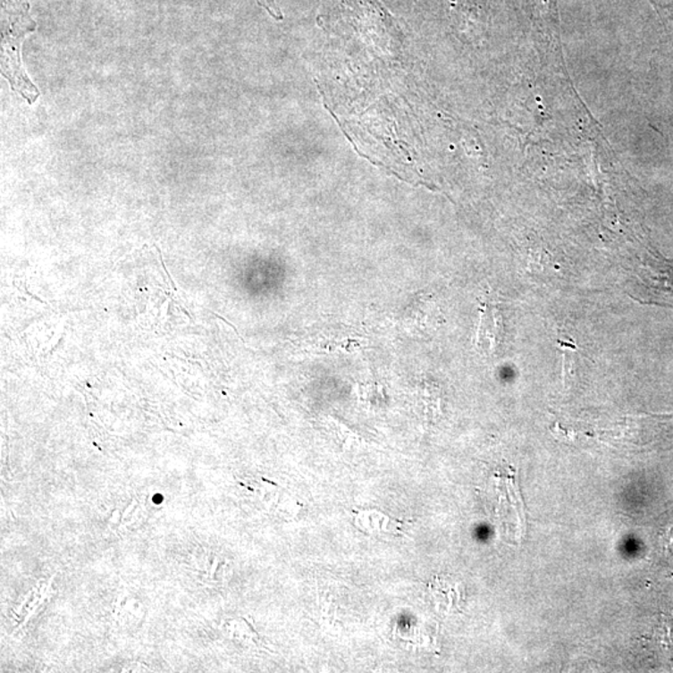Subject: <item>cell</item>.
<instances>
[{
	"instance_id": "obj_1",
	"label": "cell",
	"mask_w": 673,
	"mask_h": 673,
	"mask_svg": "<svg viewBox=\"0 0 673 673\" xmlns=\"http://www.w3.org/2000/svg\"><path fill=\"white\" fill-rule=\"evenodd\" d=\"M37 29L29 15L28 0H4L2 18V75L29 104L36 103L39 91L21 65V46L27 34Z\"/></svg>"
},
{
	"instance_id": "obj_2",
	"label": "cell",
	"mask_w": 673,
	"mask_h": 673,
	"mask_svg": "<svg viewBox=\"0 0 673 673\" xmlns=\"http://www.w3.org/2000/svg\"><path fill=\"white\" fill-rule=\"evenodd\" d=\"M502 336H504V328H502L501 312L494 306L486 303L482 309L476 344L485 353H495L499 344L501 343Z\"/></svg>"
},
{
	"instance_id": "obj_3",
	"label": "cell",
	"mask_w": 673,
	"mask_h": 673,
	"mask_svg": "<svg viewBox=\"0 0 673 673\" xmlns=\"http://www.w3.org/2000/svg\"><path fill=\"white\" fill-rule=\"evenodd\" d=\"M561 344L562 349H564V368H562V377H564L565 382V387H568V385H571L574 382L575 378V373H576V368H575V359L573 356V352H571V347L573 346H564V343L559 342Z\"/></svg>"
}]
</instances>
